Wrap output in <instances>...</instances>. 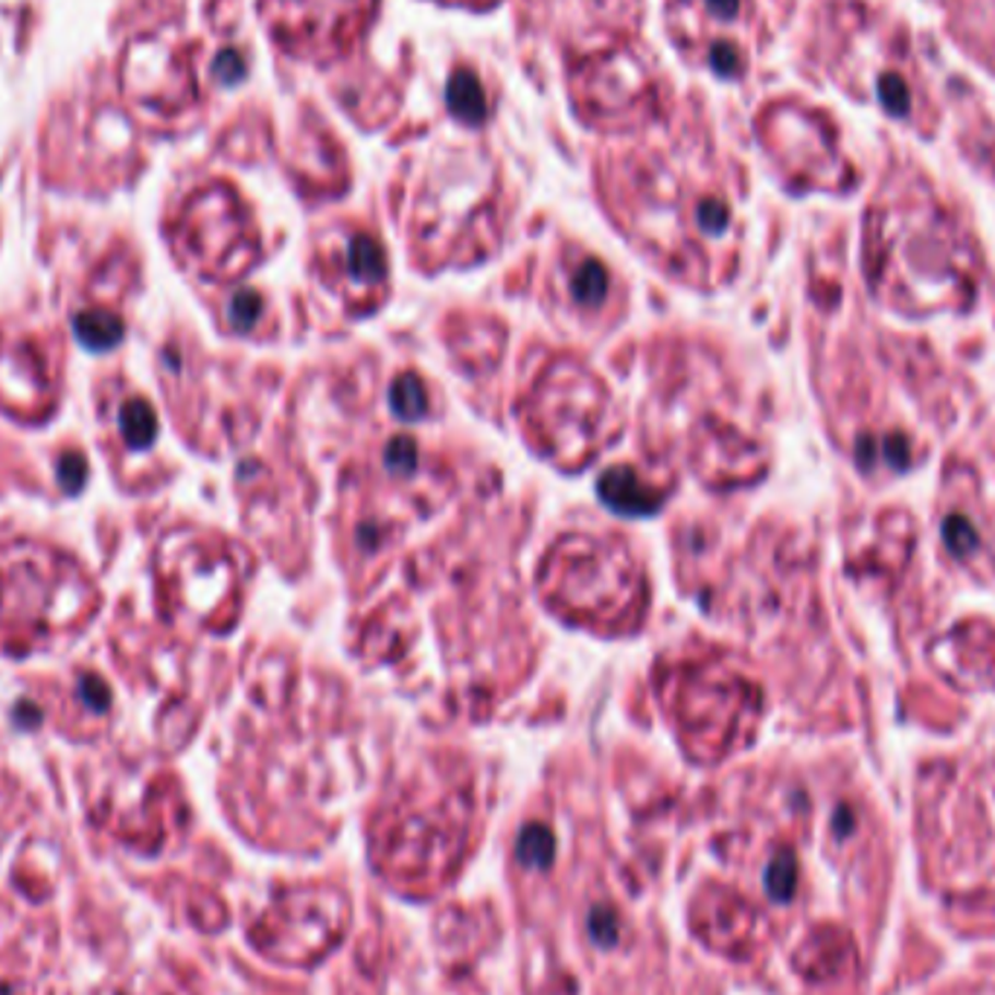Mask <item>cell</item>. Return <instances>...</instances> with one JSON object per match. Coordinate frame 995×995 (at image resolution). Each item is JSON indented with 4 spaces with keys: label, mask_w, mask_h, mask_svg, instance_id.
<instances>
[{
    "label": "cell",
    "mask_w": 995,
    "mask_h": 995,
    "mask_svg": "<svg viewBox=\"0 0 995 995\" xmlns=\"http://www.w3.org/2000/svg\"><path fill=\"white\" fill-rule=\"evenodd\" d=\"M379 0H274L280 42L304 59H332L353 47Z\"/></svg>",
    "instance_id": "obj_1"
},
{
    "label": "cell",
    "mask_w": 995,
    "mask_h": 995,
    "mask_svg": "<svg viewBox=\"0 0 995 995\" xmlns=\"http://www.w3.org/2000/svg\"><path fill=\"white\" fill-rule=\"evenodd\" d=\"M580 87L597 117H635L652 99L650 79L632 52H606L589 61Z\"/></svg>",
    "instance_id": "obj_2"
},
{
    "label": "cell",
    "mask_w": 995,
    "mask_h": 995,
    "mask_svg": "<svg viewBox=\"0 0 995 995\" xmlns=\"http://www.w3.org/2000/svg\"><path fill=\"white\" fill-rule=\"evenodd\" d=\"M858 967L856 940L848 928L841 926H818L804 937V944L795 952V970L806 981L827 984V981L848 979Z\"/></svg>",
    "instance_id": "obj_3"
},
{
    "label": "cell",
    "mask_w": 995,
    "mask_h": 995,
    "mask_svg": "<svg viewBox=\"0 0 995 995\" xmlns=\"http://www.w3.org/2000/svg\"><path fill=\"white\" fill-rule=\"evenodd\" d=\"M600 495L612 510L624 516H647L659 510V493H652L641 477L629 469H615L600 481Z\"/></svg>",
    "instance_id": "obj_4"
},
{
    "label": "cell",
    "mask_w": 995,
    "mask_h": 995,
    "mask_svg": "<svg viewBox=\"0 0 995 995\" xmlns=\"http://www.w3.org/2000/svg\"><path fill=\"white\" fill-rule=\"evenodd\" d=\"M670 7H673V15L678 17V24L687 26V33H690L696 21L727 26L739 21V15H743V0H670Z\"/></svg>",
    "instance_id": "obj_5"
},
{
    "label": "cell",
    "mask_w": 995,
    "mask_h": 995,
    "mask_svg": "<svg viewBox=\"0 0 995 995\" xmlns=\"http://www.w3.org/2000/svg\"><path fill=\"white\" fill-rule=\"evenodd\" d=\"M449 108L463 122H481L486 117V94L469 70H458L449 85Z\"/></svg>",
    "instance_id": "obj_6"
},
{
    "label": "cell",
    "mask_w": 995,
    "mask_h": 995,
    "mask_svg": "<svg viewBox=\"0 0 995 995\" xmlns=\"http://www.w3.org/2000/svg\"><path fill=\"white\" fill-rule=\"evenodd\" d=\"M73 330L91 350H111L122 335V321L111 312H85L73 321Z\"/></svg>",
    "instance_id": "obj_7"
},
{
    "label": "cell",
    "mask_w": 995,
    "mask_h": 995,
    "mask_svg": "<svg viewBox=\"0 0 995 995\" xmlns=\"http://www.w3.org/2000/svg\"><path fill=\"white\" fill-rule=\"evenodd\" d=\"M346 265L353 271L358 283L372 286L384 277V253L370 236H355L350 248H346Z\"/></svg>",
    "instance_id": "obj_8"
},
{
    "label": "cell",
    "mask_w": 995,
    "mask_h": 995,
    "mask_svg": "<svg viewBox=\"0 0 995 995\" xmlns=\"http://www.w3.org/2000/svg\"><path fill=\"white\" fill-rule=\"evenodd\" d=\"M554 853H556L554 832L545 830L542 824H530V827L521 830L519 844H516V856H519L521 865L545 870V867L554 862Z\"/></svg>",
    "instance_id": "obj_9"
},
{
    "label": "cell",
    "mask_w": 995,
    "mask_h": 995,
    "mask_svg": "<svg viewBox=\"0 0 995 995\" xmlns=\"http://www.w3.org/2000/svg\"><path fill=\"white\" fill-rule=\"evenodd\" d=\"M766 891L774 902H789L797 891V858L789 848H780L766 867Z\"/></svg>",
    "instance_id": "obj_10"
},
{
    "label": "cell",
    "mask_w": 995,
    "mask_h": 995,
    "mask_svg": "<svg viewBox=\"0 0 995 995\" xmlns=\"http://www.w3.org/2000/svg\"><path fill=\"white\" fill-rule=\"evenodd\" d=\"M120 425L122 434H126V440H129L134 449H146L149 442L155 440L157 423L155 414H152V407H149L146 402H129V405L122 407Z\"/></svg>",
    "instance_id": "obj_11"
},
{
    "label": "cell",
    "mask_w": 995,
    "mask_h": 995,
    "mask_svg": "<svg viewBox=\"0 0 995 995\" xmlns=\"http://www.w3.org/2000/svg\"><path fill=\"white\" fill-rule=\"evenodd\" d=\"M390 405L402 419H423L428 414V396H425L423 381L416 376H405L399 379L390 390Z\"/></svg>",
    "instance_id": "obj_12"
},
{
    "label": "cell",
    "mask_w": 995,
    "mask_h": 995,
    "mask_svg": "<svg viewBox=\"0 0 995 995\" xmlns=\"http://www.w3.org/2000/svg\"><path fill=\"white\" fill-rule=\"evenodd\" d=\"M571 292H573V297L580 300V304L597 306L600 300L606 297V292H608L606 269H603V265H600V262H594V260L582 262L580 269L573 271Z\"/></svg>",
    "instance_id": "obj_13"
},
{
    "label": "cell",
    "mask_w": 995,
    "mask_h": 995,
    "mask_svg": "<svg viewBox=\"0 0 995 995\" xmlns=\"http://www.w3.org/2000/svg\"><path fill=\"white\" fill-rule=\"evenodd\" d=\"M589 932L594 937V944L597 946H615L617 937H620V920H617L615 911L608 909H594L589 917Z\"/></svg>",
    "instance_id": "obj_14"
},
{
    "label": "cell",
    "mask_w": 995,
    "mask_h": 995,
    "mask_svg": "<svg viewBox=\"0 0 995 995\" xmlns=\"http://www.w3.org/2000/svg\"><path fill=\"white\" fill-rule=\"evenodd\" d=\"M384 463H388L390 472H396V475H411L416 466V446L414 440H407V437H399L388 446V454H384Z\"/></svg>",
    "instance_id": "obj_15"
},
{
    "label": "cell",
    "mask_w": 995,
    "mask_h": 995,
    "mask_svg": "<svg viewBox=\"0 0 995 995\" xmlns=\"http://www.w3.org/2000/svg\"><path fill=\"white\" fill-rule=\"evenodd\" d=\"M260 297L251 295V292H242V295H236V300L230 304V321H234L236 330H248L253 321H257V315H260Z\"/></svg>",
    "instance_id": "obj_16"
},
{
    "label": "cell",
    "mask_w": 995,
    "mask_h": 995,
    "mask_svg": "<svg viewBox=\"0 0 995 995\" xmlns=\"http://www.w3.org/2000/svg\"><path fill=\"white\" fill-rule=\"evenodd\" d=\"M61 484L68 486L70 493H76L85 484V460L79 458V454H68V458L61 460Z\"/></svg>",
    "instance_id": "obj_17"
},
{
    "label": "cell",
    "mask_w": 995,
    "mask_h": 995,
    "mask_svg": "<svg viewBox=\"0 0 995 995\" xmlns=\"http://www.w3.org/2000/svg\"><path fill=\"white\" fill-rule=\"evenodd\" d=\"M469 3H481V0H469Z\"/></svg>",
    "instance_id": "obj_18"
}]
</instances>
